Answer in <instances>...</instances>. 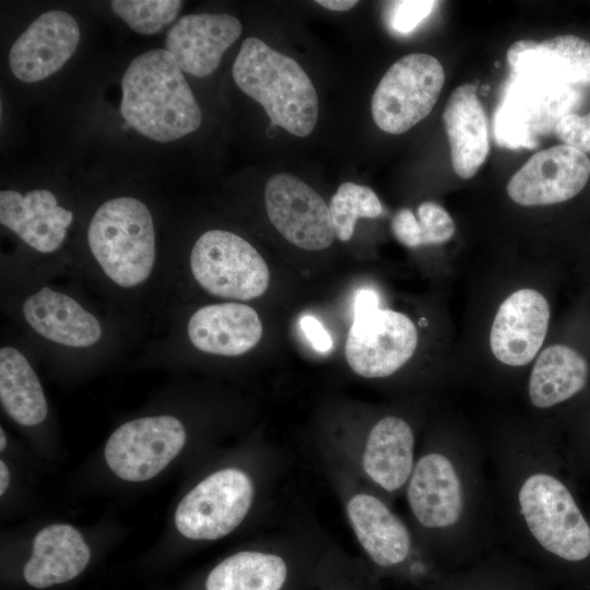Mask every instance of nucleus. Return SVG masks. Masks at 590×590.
<instances>
[{
	"mask_svg": "<svg viewBox=\"0 0 590 590\" xmlns=\"http://www.w3.org/2000/svg\"><path fill=\"white\" fill-rule=\"evenodd\" d=\"M382 204L367 186L345 181L339 186L329 203L330 219L335 237L347 241L359 217H377L382 214Z\"/></svg>",
	"mask_w": 590,
	"mask_h": 590,
	"instance_id": "nucleus-28",
	"label": "nucleus"
},
{
	"mask_svg": "<svg viewBox=\"0 0 590 590\" xmlns=\"http://www.w3.org/2000/svg\"><path fill=\"white\" fill-rule=\"evenodd\" d=\"M417 221L422 245H437L449 240L455 234V223L439 204L426 201L417 208Z\"/></svg>",
	"mask_w": 590,
	"mask_h": 590,
	"instance_id": "nucleus-30",
	"label": "nucleus"
},
{
	"mask_svg": "<svg viewBox=\"0 0 590 590\" xmlns=\"http://www.w3.org/2000/svg\"><path fill=\"white\" fill-rule=\"evenodd\" d=\"M316 2L322 8L339 12L349 11L358 3L355 0H318Z\"/></svg>",
	"mask_w": 590,
	"mask_h": 590,
	"instance_id": "nucleus-36",
	"label": "nucleus"
},
{
	"mask_svg": "<svg viewBox=\"0 0 590 590\" xmlns=\"http://www.w3.org/2000/svg\"><path fill=\"white\" fill-rule=\"evenodd\" d=\"M10 483V473L3 461H0V494L3 495Z\"/></svg>",
	"mask_w": 590,
	"mask_h": 590,
	"instance_id": "nucleus-37",
	"label": "nucleus"
},
{
	"mask_svg": "<svg viewBox=\"0 0 590 590\" xmlns=\"http://www.w3.org/2000/svg\"><path fill=\"white\" fill-rule=\"evenodd\" d=\"M0 439H1L0 449L2 451L5 448V444H7V438H5L3 428L0 429Z\"/></svg>",
	"mask_w": 590,
	"mask_h": 590,
	"instance_id": "nucleus-38",
	"label": "nucleus"
},
{
	"mask_svg": "<svg viewBox=\"0 0 590 590\" xmlns=\"http://www.w3.org/2000/svg\"><path fill=\"white\" fill-rule=\"evenodd\" d=\"M554 132L565 145L585 154L590 152V126L585 116L574 113L565 115L557 122Z\"/></svg>",
	"mask_w": 590,
	"mask_h": 590,
	"instance_id": "nucleus-32",
	"label": "nucleus"
},
{
	"mask_svg": "<svg viewBox=\"0 0 590 590\" xmlns=\"http://www.w3.org/2000/svg\"><path fill=\"white\" fill-rule=\"evenodd\" d=\"M189 270L206 293L237 302L261 296L268 288L270 272L258 250L239 235L210 229L194 241Z\"/></svg>",
	"mask_w": 590,
	"mask_h": 590,
	"instance_id": "nucleus-7",
	"label": "nucleus"
},
{
	"mask_svg": "<svg viewBox=\"0 0 590 590\" xmlns=\"http://www.w3.org/2000/svg\"><path fill=\"white\" fill-rule=\"evenodd\" d=\"M436 4V1L427 0L390 2L389 24L398 33H410L430 14Z\"/></svg>",
	"mask_w": 590,
	"mask_h": 590,
	"instance_id": "nucleus-31",
	"label": "nucleus"
},
{
	"mask_svg": "<svg viewBox=\"0 0 590 590\" xmlns=\"http://www.w3.org/2000/svg\"><path fill=\"white\" fill-rule=\"evenodd\" d=\"M262 335V323L249 305L226 302L197 309L188 319L187 337L200 352L238 356L253 349Z\"/></svg>",
	"mask_w": 590,
	"mask_h": 590,
	"instance_id": "nucleus-23",
	"label": "nucleus"
},
{
	"mask_svg": "<svg viewBox=\"0 0 590 590\" xmlns=\"http://www.w3.org/2000/svg\"><path fill=\"white\" fill-rule=\"evenodd\" d=\"M507 61L515 76L575 87L590 85V43L578 36L515 42L507 51Z\"/></svg>",
	"mask_w": 590,
	"mask_h": 590,
	"instance_id": "nucleus-20",
	"label": "nucleus"
},
{
	"mask_svg": "<svg viewBox=\"0 0 590 590\" xmlns=\"http://www.w3.org/2000/svg\"><path fill=\"white\" fill-rule=\"evenodd\" d=\"M415 436L402 417L387 415L359 438L328 444L321 451L367 486L386 493L402 488L413 471Z\"/></svg>",
	"mask_w": 590,
	"mask_h": 590,
	"instance_id": "nucleus-6",
	"label": "nucleus"
},
{
	"mask_svg": "<svg viewBox=\"0 0 590 590\" xmlns=\"http://www.w3.org/2000/svg\"><path fill=\"white\" fill-rule=\"evenodd\" d=\"M72 221V211L61 206L47 189H34L25 194L15 190L0 192L1 225L38 253L57 252Z\"/></svg>",
	"mask_w": 590,
	"mask_h": 590,
	"instance_id": "nucleus-19",
	"label": "nucleus"
},
{
	"mask_svg": "<svg viewBox=\"0 0 590 590\" xmlns=\"http://www.w3.org/2000/svg\"><path fill=\"white\" fill-rule=\"evenodd\" d=\"M580 97L575 86L515 76L496 114V139L509 148H535V137L554 131Z\"/></svg>",
	"mask_w": 590,
	"mask_h": 590,
	"instance_id": "nucleus-11",
	"label": "nucleus"
},
{
	"mask_svg": "<svg viewBox=\"0 0 590 590\" xmlns=\"http://www.w3.org/2000/svg\"><path fill=\"white\" fill-rule=\"evenodd\" d=\"M302 330L318 352H328L332 347V339L322 323L314 316L306 315L300 319Z\"/></svg>",
	"mask_w": 590,
	"mask_h": 590,
	"instance_id": "nucleus-34",
	"label": "nucleus"
},
{
	"mask_svg": "<svg viewBox=\"0 0 590 590\" xmlns=\"http://www.w3.org/2000/svg\"><path fill=\"white\" fill-rule=\"evenodd\" d=\"M182 2L178 0H113V12L134 32L153 35L163 31L178 15Z\"/></svg>",
	"mask_w": 590,
	"mask_h": 590,
	"instance_id": "nucleus-29",
	"label": "nucleus"
},
{
	"mask_svg": "<svg viewBox=\"0 0 590 590\" xmlns=\"http://www.w3.org/2000/svg\"><path fill=\"white\" fill-rule=\"evenodd\" d=\"M279 462L256 473L233 465L209 473L178 504V532L193 541H215L235 531L262 497H270Z\"/></svg>",
	"mask_w": 590,
	"mask_h": 590,
	"instance_id": "nucleus-4",
	"label": "nucleus"
},
{
	"mask_svg": "<svg viewBox=\"0 0 590 590\" xmlns=\"http://www.w3.org/2000/svg\"><path fill=\"white\" fill-rule=\"evenodd\" d=\"M24 324L50 344L86 350L104 337L101 319L73 295L43 285L28 292L20 304Z\"/></svg>",
	"mask_w": 590,
	"mask_h": 590,
	"instance_id": "nucleus-14",
	"label": "nucleus"
},
{
	"mask_svg": "<svg viewBox=\"0 0 590 590\" xmlns=\"http://www.w3.org/2000/svg\"><path fill=\"white\" fill-rule=\"evenodd\" d=\"M90 558V547L76 529L66 523L50 524L35 535L23 576L34 588H48L79 576Z\"/></svg>",
	"mask_w": 590,
	"mask_h": 590,
	"instance_id": "nucleus-25",
	"label": "nucleus"
},
{
	"mask_svg": "<svg viewBox=\"0 0 590 590\" xmlns=\"http://www.w3.org/2000/svg\"><path fill=\"white\" fill-rule=\"evenodd\" d=\"M318 453L347 524L364 553L380 567L404 562L411 552L412 539L403 521L373 488L329 456Z\"/></svg>",
	"mask_w": 590,
	"mask_h": 590,
	"instance_id": "nucleus-5",
	"label": "nucleus"
},
{
	"mask_svg": "<svg viewBox=\"0 0 590 590\" xmlns=\"http://www.w3.org/2000/svg\"><path fill=\"white\" fill-rule=\"evenodd\" d=\"M303 531L269 536L266 547L224 558L209 573L205 590H282L290 574L287 552Z\"/></svg>",
	"mask_w": 590,
	"mask_h": 590,
	"instance_id": "nucleus-21",
	"label": "nucleus"
},
{
	"mask_svg": "<svg viewBox=\"0 0 590 590\" xmlns=\"http://www.w3.org/2000/svg\"><path fill=\"white\" fill-rule=\"evenodd\" d=\"M87 246L96 271L115 288L143 287L156 266L155 227L148 205L134 197L103 202L87 227Z\"/></svg>",
	"mask_w": 590,
	"mask_h": 590,
	"instance_id": "nucleus-2",
	"label": "nucleus"
},
{
	"mask_svg": "<svg viewBox=\"0 0 590 590\" xmlns=\"http://www.w3.org/2000/svg\"><path fill=\"white\" fill-rule=\"evenodd\" d=\"M0 401L5 413L23 426H36L48 414L36 371L26 355L12 345L0 349Z\"/></svg>",
	"mask_w": 590,
	"mask_h": 590,
	"instance_id": "nucleus-26",
	"label": "nucleus"
},
{
	"mask_svg": "<svg viewBox=\"0 0 590 590\" xmlns=\"http://www.w3.org/2000/svg\"><path fill=\"white\" fill-rule=\"evenodd\" d=\"M588 363L574 349L554 344L535 361L529 381V397L536 408L545 409L566 401L587 382Z\"/></svg>",
	"mask_w": 590,
	"mask_h": 590,
	"instance_id": "nucleus-27",
	"label": "nucleus"
},
{
	"mask_svg": "<svg viewBox=\"0 0 590 590\" xmlns=\"http://www.w3.org/2000/svg\"><path fill=\"white\" fill-rule=\"evenodd\" d=\"M80 36L79 24L68 12L43 13L13 43L9 52L11 72L25 83L52 75L75 52Z\"/></svg>",
	"mask_w": 590,
	"mask_h": 590,
	"instance_id": "nucleus-16",
	"label": "nucleus"
},
{
	"mask_svg": "<svg viewBox=\"0 0 590 590\" xmlns=\"http://www.w3.org/2000/svg\"><path fill=\"white\" fill-rule=\"evenodd\" d=\"M391 229L402 245L410 248L422 246L418 221L410 209L403 208L394 214Z\"/></svg>",
	"mask_w": 590,
	"mask_h": 590,
	"instance_id": "nucleus-33",
	"label": "nucleus"
},
{
	"mask_svg": "<svg viewBox=\"0 0 590 590\" xmlns=\"http://www.w3.org/2000/svg\"><path fill=\"white\" fill-rule=\"evenodd\" d=\"M456 174L472 178L489 152L486 113L471 83L456 87L448 97L442 114Z\"/></svg>",
	"mask_w": 590,
	"mask_h": 590,
	"instance_id": "nucleus-24",
	"label": "nucleus"
},
{
	"mask_svg": "<svg viewBox=\"0 0 590 590\" xmlns=\"http://www.w3.org/2000/svg\"><path fill=\"white\" fill-rule=\"evenodd\" d=\"M519 503L529 530L545 550L573 562L590 555V527L556 477L544 473L528 477Z\"/></svg>",
	"mask_w": 590,
	"mask_h": 590,
	"instance_id": "nucleus-9",
	"label": "nucleus"
},
{
	"mask_svg": "<svg viewBox=\"0 0 590 590\" xmlns=\"http://www.w3.org/2000/svg\"><path fill=\"white\" fill-rule=\"evenodd\" d=\"M417 345V331L404 314L376 308L354 316L345 342L351 369L364 378H384L401 368Z\"/></svg>",
	"mask_w": 590,
	"mask_h": 590,
	"instance_id": "nucleus-12",
	"label": "nucleus"
},
{
	"mask_svg": "<svg viewBox=\"0 0 590 590\" xmlns=\"http://www.w3.org/2000/svg\"><path fill=\"white\" fill-rule=\"evenodd\" d=\"M585 118H586L588 125L590 126V111L587 115H585Z\"/></svg>",
	"mask_w": 590,
	"mask_h": 590,
	"instance_id": "nucleus-39",
	"label": "nucleus"
},
{
	"mask_svg": "<svg viewBox=\"0 0 590 590\" xmlns=\"http://www.w3.org/2000/svg\"><path fill=\"white\" fill-rule=\"evenodd\" d=\"M376 308H379V297L376 292L369 288H362L356 292L354 316L368 312Z\"/></svg>",
	"mask_w": 590,
	"mask_h": 590,
	"instance_id": "nucleus-35",
	"label": "nucleus"
},
{
	"mask_svg": "<svg viewBox=\"0 0 590 590\" xmlns=\"http://www.w3.org/2000/svg\"><path fill=\"white\" fill-rule=\"evenodd\" d=\"M268 217L291 244L305 250H322L332 245L335 233L329 205L298 177L281 173L264 189Z\"/></svg>",
	"mask_w": 590,
	"mask_h": 590,
	"instance_id": "nucleus-13",
	"label": "nucleus"
},
{
	"mask_svg": "<svg viewBox=\"0 0 590 590\" xmlns=\"http://www.w3.org/2000/svg\"><path fill=\"white\" fill-rule=\"evenodd\" d=\"M445 83L441 63L427 54H410L384 74L371 97L375 123L401 134L423 120L435 106Z\"/></svg>",
	"mask_w": 590,
	"mask_h": 590,
	"instance_id": "nucleus-8",
	"label": "nucleus"
},
{
	"mask_svg": "<svg viewBox=\"0 0 590 590\" xmlns=\"http://www.w3.org/2000/svg\"><path fill=\"white\" fill-rule=\"evenodd\" d=\"M406 484L409 507L422 527L447 528L459 520L463 504L461 484L447 457L437 452L422 456Z\"/></svg>",
	"mask_w": 590,
	"mask_h": 590,
	"instance_id": "nucleus-22",
	"label": "nucleus"
},
{
	"mask_svg": "<svg viewBox=\"0 0 590 590\" xmlns=\"http://www.w3.org/2000/svg\"><path fill=\"white\" fill-rule=\"evenodd\" d=\"M546 298L532 288L510 294L495 315L489 344L493 355L509 366L529 364L540 351L550 321Z\"/></svg>",
	"mask_w": 590,
	"mask_h": 590,
	"instance_id": "nucleus-17",
	"label": "nucleus"
},
{
	"mask_svg": "<svg viewBox=\"0 0 590 590\" xmlns=\"http://www.w3.org/2000/svg\"><path fill=\"white\" fill-rule=\"evenodd\" d=\"M241 31V23L231 14H188L168 30L165 47L182 72L205 78L217 69Z\"/></svg>",
	"mask_w": 590,
	"mask_h": 590,
	"instance_id": "nucleus-18",
	"label": "nucleus"
},
{
	"mask_svg": "<svg viewBox=\"0 0 590 590\" xmlns=\"http://www.w3.org/2000/svg\"><path fill=\"white\" fill-rule=\"evenodd\" d=\"M237 86L258 102L271 120L297 137H307L318 119L316 88L291 57L256 37L246 38L233 64Z\"/></svg>",
	"mask_w": 590,
	"mask_h": 590,
	"instance_id": "nucleus-3",
	"label": "nucleus"
},
{
	"mask_svg": "<svg viewBox=\"0 0 590 590\" xmlns=\"http://www.w3.org/2000/svg\"><path fill=\"white\" fill-rule=\"evenodd\" d=\"M121 87V116L151 140L175 141L201 125L197 99L166 49L155 48L134 57L122 75Z\"/></svg>",
	"mask_w": 590,
	"mask_h": 590,
	"instance_id": "nucleus-1",
	"label": "nucleus"
},
{
	"mask_svg": "<svg viewBox=\"0 0 590 590\" xmlns=\"http://www.w3.org/2000/svg\"><path fill=\"white\" fill-rule=\"evenodd\" d=\"M590 177L589 157L560 144L533 154L507 184V193L520 205H546L578 194Z\"/></svg>",
	"mask_w": 590,
	"mask_h": 590,
	"instance_id": "nucleus-15",
	"label": "nucleus"
},
{
	"mask_svg": "<svg viewBox=\"0 0 590 590\" xmlns=\"http://www.w3.org/2000/svg\"><path fill=\"white\" fill-rule=\"evenodd\" d=\"M187 432L172 415L140 417L120 425L109 436L107 465L122 480L146 481L164 470L182 450Z\"/></svg>",
	"mask_w": 590,
	"mask_h": 590,
	"instance_id": "nucleus-10",
	"label": "nucleus"
}]
</instances>
